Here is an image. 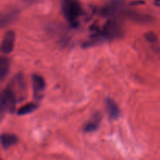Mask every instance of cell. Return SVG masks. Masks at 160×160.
<instances>
[{
    "label": "cell",
    "mask_w": 160,
    "mask_h": 160,
    "mask_svg": "<svg viewBox=\"0 0 160 160\" xmlns=\"http://www.w3.org/2000/svg\"><path fill=\"white\" fill-rule=\"evenodd\" d=\"M62 10L64 17L70 26L77 28L79 24L78 18L83 12L80 2L78 0H62Z\"/></svg>",
    "instance_id": "1"
},
{
    "label": "cell",
    "mask_w": 160,
    "mask_h": 160,
    "mask_svg": "<svg viewBox=\"0 0 160 160\" xmlns=\"http://www.w3.org/2000/svg\"><path fill=\"white\" fill-rule=\"evenodd\" d=\"M97 34L100 36L104 41L106 40H113V39L120 38L124 34V31L120 24L115 19H109L105 23L102 28V31H95Z\"/></svg>",
    "instance_id": "2"
},
{
    "label": "cell",
    "mask_w": 160,
    "mask_h": 160,
    "mask_svg": "<svg viewBox=\"0 0 160 160\" xmlns=\"http://www.w3.org/2000/svg\"><path fill=\"white\" fill-rule=\"evenodd\" d=\"M15 95L17 102H22L26 97V83L22 73H17L9 82L8 87Z\"/></svg>",
    "instance_id": "3"
},
{
    "label": "cell",
    "mask_w": 160,
    "mask_h": 160,
    "mask_svg": "<svg viewBox=\"0 0 160 160\" xmlns=\"http://www.w3.org/2000/svg\"><path fill=\"white\" fill-rule=\"evenodd\" d=\"M1 112L2 115L3 112L12 113L15 111L16 103L17 102L15 95H13L9 88L2 92L1 93Z\"/></svg>",
    "instance_id": "4"
},
{
    "label": "cell",
    "mask_w": 160,
    "mask_h": 160,
    "mask_svg": "<svg viewBox=\"0 0 160 160\" xmlns=\"http://www.w3.org/2000/svg\"><path fill=\"white\" fill-rule=\"evenodd\" d=\"M124 0H109V2L100 9V14L103 17H112L123 9Z\"/></svg>",
    "instance_id": "5"
},
{
    "label": "cell",
    "mask_w": 160,
    "mask_h": 160,
    "mask_svg": "<svg viewBox=\"0 0 160 160\" xmlns=\"http://www.w3.org/2000/svg\"><path fill=\"white\" fill-rule=\"evenodd\" d=\"M33 94L35 99L40 100L43 97V92L45 89V79L38 74L32 75Z\"/></svg>",
    "instance_id": "6"
},
{
    "label": "cell",
    "mask_w": 160,
    "mask_h": 160,
    "mask_svg": "<svg viewBox=\"0 0 160 160\" xmlns=\"http://www.w3.org/2000/svg\"><path fill=\"white\" fill-rule=\"evenodd\" d=\"M15 38V32L13 31H8L6 32L1 45V50L4 54H9L13 50Z\"/></svg>",
    "instance_id": "7"
},
{
    "label": "cell",
    "mask_w": 160,
    "mask_h": 160,
    "mask_svg": "<svg viewBox=\"0 0 160 160\" xmlns=\"http://www.w3.org/2000/svg\"><path fill=\"white\" fill-rule=\"evenodd\" d=\"M124 15L130 20L138 22V23H150L153 20V18L151 16L147 15V14L139 13V12H134V11H127L124 12Z\"/></svg>",
    "instance_id": "8"
},
{
    "label": "cell",
    "mask_w": 160,
    "mask_h": 160,
    "mask_svg": "<svg viewBox=\"0 0 160 160\" xmlns=\"http://www.w3.org/2000/svg\"><path fill=\"white\" fill-rule=\"evenodd\" d=\"M102 120V114L100 112H96L93 115L90 120L84 125V131L87 133L96 131L99 128L100 123Z\"/></svg>",
    "instance_id": "9"
},
{
    "label": "cell",
    "mask_w": 160,
    "mask_h": 160,
    "mask_svg": "<svg viewBox=\"0 0 160 160\" xmlns=\"http://www.w3.org/2000/svg\"><path fill=\"white\" fill-rule=\"evenodd\" d=\"M106 105L107 112L110 118L112 120H117L120 117V111L115 101L112 100V98H108L106 100Z\"/></svg>",
    "instance_id": "10"
},
{
    "label": "cell",
    "mask_w": 160,
    "mask_h": 160,
    "mask_svg": "<svg viewBox=\"0 0 160 160\" xmlns=\"http://www.w3.org/2000/svg\"><path fill=\"white\" fill-rule=\"evenodd\" d=\"M18 142V138L16 135L9 133H3L1 135V144L2 146L7 149L9 147L16 145Z\"/></svg>",
    "instance_id": "11"
},
{
    "label": "cell",
    "mask_w": 160,
    "mask_h": 160,
    "mask_svg": "<svg viewBox=\"0 0 160 160\" xmlns=\"http://www.w3.org/2000/svg\"><path fill=\"white\" fill-rule=\"evenodd\" d=\"M9 68H10V65H9V59L5 56L1 57L0 59V79L1 81H3L6 78L9 72Z\"/></svg>",
    "instance_id": "12"
},
{
    "label": "cell",
    "mask_w": 160,
    "mask_h": 160,
    "mask_svg": "<svg viewBox=\"0 0 160 160\" xmlns=\"http://www.w3.org/2000/svg\"><path fill=\"white\" fill-rule=\"evenodd\" d=\"M17 16H18V11L17 10H12L10 12L2 14L1 21H0L2 28H4L6 25L9 24L10 23H12L17 19Z\"/></svg>",
    "instance_id": "13"
},
{
    "label": "cell",
    "mask_w": 160,
    "mask_h": 160,
    "mask_svg": "<svg viewBox=\"0 0 160 160\" xmlns=\"http://www.w3.org/2000/svg\"><path fill=\"white\" fill-rule=\"evenodd\" d=\"M38 106L35 103H28V104L24 105L21 106L20 109L17 110V115L18 116H24L27 114H29L33 112L38 109Z\"/></svg>",
    "instance_id": "14"
},
{
    "label": "cell",
    "mask_w": 160,
    "mask_h": 160,
    "mask_svg": "<svg viewBox=\"0 0 160 160\" xmlns=\"http://www.w3.org/2000/svg\"><path fill=\"white\" fill-rule=\"evenodd\" d=\"M145 37L146 38V40L148 42H151V43H156L158 41L157 35L154 32H152V31H148V32H147L145 34Z\"/></svg>",
    "instance_id": "15"
},
{
    "label": "cell",
    "mask_w": 160,
    "mask_h": 160,
    "mask_svg": "<svg viewBox=\"0 0 160 160\" xmlns=\"http://www.w3.org/2000/svg\"><path fill=\"white\" fill-rule=\"evenodd\" d=\"M145 4V1H142V0H136V1H133L130 3V5L131 6H138V5H143Z\"/></svg>",
    "instance_id": "16"
},
{
    "label": "cell",
    "mask_w": 160,
    "mask_h": 160,
    "mask_svg": "<svg viewBox=\"0 0 160 160\" xmlns=\"http://www.w3.org/2000/svg\"><path fill=\"white\" fill-rule=\"evenodd\" d=\"M156 5H159V3H160V0H156Z\"/></svg>",
    "instance_id": "17"
}]
</instances>
